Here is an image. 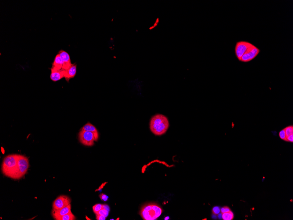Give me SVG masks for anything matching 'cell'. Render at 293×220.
I'll use <instances>...</instances> for the list:
<instances>
[{
  "label": "cell",
  "instance_id": "23",
  "mask_svg": "<svg viewBox=\"0 0 293 220\" xmlns=\"http://www.w3.org/2000/svg\"><path fill=\"white\" fill-rule=\"evenodd\" d=\"M230 209L229 208H228V207H223V208H222L220 210V212L222 213H224L228 212L230 211Z\"/></svg>",
  "mask_w": 293,
  "mask_h": 220
},
{
  "label": "cell",
  "instance_id": "21",
  "mask_svg": "<svg viewBox=\"0 0 293 220\" xmlns=\"http://www.w3.org/2000/svg\"><path fill=\"white\" fill-rule=\"evenodd\" d=\"M212 212L213 214L218 215L220 213V209L218 207H214L212 209Z\"/></svg>",
  "mask_w": 293,
  "mask_h": 220
},
{
  "label": "cell",
  "instance_id": "7",
  "mask_svg": "<svg viewBox=\"0 0 293 220\" xmlns=\"http://www.w3.org/2000/svg\"><path fill=\"white\" fill-rule=\"evenodd\" d=\"M71 199L66 196H60L53 203V210H58L63 208L70 204Z\"/></svg>",
  "mask_w": 293,
  "mask_h": 220
},
{
  "label": "cell",
  "instance_id": "12",
  "mask_svg": "<svg viewBox=\"0 0 293 220\" xmlns=\"http://www.w3.org/2000/svg\"><path fill=\"white\" fill-rule=\"evenodd\" d=\"M63 78H65V70L63 69L58 71L51 70L50 78L52 81L56 82Z\"/></svg>",
  "mask_w": 293,
  "mask_h": 220
},
{
  "label": "cell",
  "instance_id": "13",
  "mask_svg": "<svg viewBox=\"0 0 293 220\" xmlns=\"http://www.w3.org/2000/svg\"><path fill=\"white\" fill-rule=\"evenodd\" d=\"M63 60H62L61 58L60 57V56L58 54L55 57L51 69V70H56V71L62 70L63 69Z\"/></svg>",
  "mask_w": 293,
  "mask_h": 220
},
{
  "label": "cell",
  "instance_id": "9",
  "mask_svg": "<svg viewBox=\"0 0 293 220\" xmlns=\"http://www.w3.org/2000/svg\"><path fill=\"white\" fill-rule=\"evenodd\" d=\"M58 55L62 58L63 63V70H66L68 69L72 64L71 63L70 56L68 53L64 50H61L58 52Z\"/></svg>",
  "mask_w": 293,
  "mask_h": 220
},
{
  "label": "cell",
  "instance_id": "27",
  "mask_svg": "<svg viewBox=\"0 0 293 220\" xmlns=\"http://www.w3.org/2000/svg\"><path fill=\"white\" fill-rule=\"evenodd\" d=\"M218 215L219 219H222V213H219V214H218Z\"/></svg>",
  "mask_w": 293,
  "mask_h": 220
},
{
  "label": "cell",
  "instance_id": "18",
  "mask_svg": "<svg viewBox=\"0 0 293 220\" xmlns=\"http://www.w3.org/2000/svg\"><path fill=\"white\" fill-rule=\"evenodd\" d=\"M103 205L101 204H97L94 205L93 207V210L94 213L96 214L98 212L103 209Z\"/></svg>",
  "mask_w": 293,
  "mask_h": 220
},
{
  "label": "cell",
  "instance_id": "26",
  "mask_svg": "<svg viewBox=\"0 0 293 220\" xmlns=\"http://www.w3.org/2000/svg\"><path fill=\"white\" fill-rule=\"evenodd\" d=\"M103 208L109 211L110 208L107 205H103Z\"/></svg>",
  "mask_w": 293,
  "mask_h": 220
},
{
  "label": "cell",
  "instance_id": "6",
  "mask_svg": "<svg viewBox=\"0 0 293 220\" xmlns=\"http://www.w3.org/2000/svg\"><path fill=\"white\" fill-rule=\"evenodd\" d=\"M253 45L251 43L247 42H237L235 47V53L238 59L240 61L243 56Z\"/></svg>",
  "mask_w": 293,
  "mask_h": 220
},
{
  "label": "cell",
  "instance_id": "5",
  "mask_svg": "<svg viewBox=\"0 0 293 220\" xmlns=\"http://www.w3.org/2000/svg\"><path fill=\"white\" fill-rule=\"evenodd\" d=\"M18 166H19V171L17 174L16 179H19L22 178L27 173V170L30 166L28 159L26 156L19 155Z\"/></svg>",
  "mask_w": 293,
  "mask_h": 220
},
{
  "label": "cell",
  "instance_id": "11",
  "mask_svg": "<svg viewBox=\"0 0 293 220\" xmlns=\"http://www.w3.org/2000/svg\"><path fill=\"white\" fill-rule=\"evenodd\" d=\"M77 71V65L72 64L68 69L65 70V78L66 80L68 82L69 80L74 78L76 76Z\"/></svg>",
  "mask_w": 293,
  "mask_h": 220
},
{
  "label": "cell",
  "instance_id": "15",
  "mask_svg": "<svg viewBox=\"0 0 293 220\" xmlns=\"http://www.w3.org/2000/svg\"><path fill=\"white\" fill-rule=\"evenodd\" d=\"M234 218V214L231 211L222 213V219L224 220H232Z\"/></svg>",
  "mask_w": 293,
  "mask_h": 220
},
{
  "label": "cell",
  "instance_id": "22",
  "mask_svg": "<svg viewBox=\"0 0 293 220\" xmlns=\"http://www.w3.org/2000/svg\"><path fill=\"white\" fill-rule=\"evenodd\" d=\"M99 197L101 200L104 201H106L108 200V198H109L108 196H106L105 194H103V193L100 195Z\"/></svg>",
  "mask_w": 293,
  "mask_h": 220
},
{
  "label": "cell",
  "instance_id": "14",
  "mask_svg": "<svg viewBox=\"0 0 293 220\" xmlns=\"http://www.w3.org/2000/svg\"><path fill=\"white\" fill-rule=\"evenodd\" d=\"M82 131H87V132H91L95 134H98L97 128L93 124L90 123H87L81 129Z\"/></svg>",
  "mask_w": 293,
  "mask_h": 220
},
{
  "label": "cell",
  "instance_id": "16",
  "mask_svg": "<svg viewBox=\"0 0 293 220\" xmlns=\"http://www.w3.org/2000/svg\"><path fill=\"white\" fill-rule=\"evenodd\" d=\"M76 219L75 216L72 212L67 213L61 217L59 220H74Z\"/></svg>",
  "mask_w": 293,
  "mask_h": 220
},
{
  "label": "cell",
  "instance_id": "3",
  "mask_svg": "<svg viewBox=\"0 0 293 220\" xmlns=\"http://www.w3.org/2000/svg\"><path fill=\"white\" fill-rule=\"evenodd\" d=\"M160 206L155 203H148L143 206L140 211V215L144 220H155L163 213Z\"/></svg>",
  "mask_w": 293,
  "mask_h": 220
},
{
  "label": "cell",
  "instance_id": "10",
  "mask_svg": "<svg viewBox=\"0 0 293 220\" xmlns=\"http://www.w3.org/2000/svg\"><path fill=\"white\" fill-rule=\"evenodd\" d=\"M71 212V206L69 204L68 206L61 209L58 210H53L52 215L53 218L55 220H59L61 217L64 215L70 213Z\"/></svg>",
  "mask_w": 293,
  "mask_h": 220
},
{
  "label": "cell",
  "instance_id": "8",
  "mask_svg": "<svg viewBox=\"0 0 293 220\" xmlns=\"http://www.w3.org/2000/svg\"><path fill=\"white\" fill-rule=\"evenodd\" d=\"M259 52V49L255 46L253 45L243 56L240 61L245 63L250 62L255 58Z\"/></svg>",
  "mask_w": 293,
  "mask_h": 220
},
{
  "label": "cell",
  "instance_id": "20",
  "mask_svg": "<svg viewBox=\"0 0 293 220\" xmlns=\"http://www.w3.org/2000/svg\"><path fill=\"white\" fill-rule=\"evenodd\" d=\"M279 137H280V138H281V139L286 141V135L284 129H283V130H281V131L279 132Z\"/></svg>",
  "mask_w": 293,
  "mask_h": 220
},
{
  "label": "cell",
  "instance_id": "1",
  "mask_svg": "<svg viewBox=\"0 0 293 220\" xmlns=\"http://www.w3.org/2000/svg\"><path fill=\"white\" fill-rule=\"evenodd\" d=\"M19 155L12 154L4 158L3 162L2 170L4 175L10 178L16 179L19 171Z\"/></svg>",
  "mask_w": 293,
  "mask_h": 220
},
{
  "label": "cell",
  "instance_id": "17",
  "mask_svg": "<svg viewBox=\"0 0 293 220\" xmlns=\"http://www.w3.org/2000/svg\"><path fill=\"white\" fill-rule=\"evenodd\" d=\"M284 129L286 137L289 136L291 134H293V127L292 126H287Z\"/></svg>",
  "mask_w": 293,
  "mask_h": 220
},
{
  "label": "cell",
  "instance_id": "24",
  "mask_svg": "<svg viewBox=\"0 0 293 220\" xmlns=\"http://www.w3.org/2000/svg\"><path fill=\"white\" fill-rule=\"evenodd\" d=\"M106 218L105 216L102 215H99L96 214V219L98 220H106Z\"/></svg>",
  "mask_w": 293,
  "mask_h": 220
},
{
  "label": "cell",
  "instance_id": "19",
  "mask_svg": "<svg viewBox=\"0 0 293 220\" xmlns=\"http://www.w3.org/2000/svg\"><path fill=\"white\" fill-rule=\"evenodd\" d=\"M109 214V211L105 209H102L101 210L99 211L96 214H99V215H102L103 216H105V217L107 218L108 217V215Z\"/></svg>",
  "mask_w": 293,
  "mask_h": 220
},
{
  "label": "cell",
  "instance_id": "4",
  "mask_svg": "<svg viewBox=\"0 0 293 220\" xmlns=\"http://www.w3.org/2000/svg\"><path fill=\"white\" fill-rule=\"evenodd\" d=\"M98 134L87 131L81 130L79 134V141L85 146H93L94 144V141H97L98 139Z\"/></svg>",
  "mask_w": 293,
  "mask_h": 220
},
{
  "label": "cell",
  "instance_id": "25",
  "mask_svg": "<svg viewBox=\"0 0 293 220\" xmlns=\"http://www.w3.org/2000/svg\"><path fill=\"white\" fill-rule=\"evenodd\" d=\"M286 141H287V142H291V143H293V134H291V135H289V136L286 137Z\"/></svg>",
  "mask_w": 293,
  "mask_h": 220
},
{
  "label": "cell",
  "instance_id": "2",
  "mask_svg": "<svg viewBox=\"0 0 293 220\" xmlns=\"http://www.w3.org/2000/svg\"><path fill=\"white\" fill-rule=\"evenodd\" d=\"M169 126L168 119L163 114H156L153 116L150 121V130L155 135L157 136H161L165 134Z\"/></svg>",
  "mask_w": 293,
  "mask_h": 220
}]
</instances>
